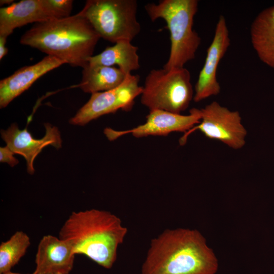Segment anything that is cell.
Masks as SVG:
<instances>
[{
    "mask_svg": "<svg viewBox=\"0 0 274 274\" xmlns=\"http://www.w3.org/2000/svg\"><path fill=\"white\" fill-rule=\"evenodd\" d=\"M127 75L118 67L87 64L82 71L79 87L91 94L113 89L124 80Z\"/></svg>",
    "mask_w": 274,
    "mask_h": 274,
    "instance_id": "e0dca14e",
    "label": "cell"
},
{
    "mask_svg": "<svg viewBox=\"0 0 274 274\" xmlns=\"http://www.w3.org/2000/svg\"><path fill=\"white\" fill-rule=\"evenodd\" d=\"M7 38L0 37V59L7 55L8 50L6 47Z\"/></svg>",
    "mask_w": 274,
    "mask_h": 274,
    "instance_id": "44dd1931",
    "label": "cell"
},
{
    "mask_svg": "<svg viewBox=\"0 0 274 274\" xmlns=\"http://www.w3.org/2000/svg\"><path fill=\"white\" fill-rule=\"evenodd\" d=\"M140 77L131 74L126 75L117 87L91 94L89 100L70 120L73 125H84L102 115L119 110L130 111L134 100L141 95L143 88L139 85Z\"/></svg>",
    "mask_w": 274,
    "mask_h": 274,
    "instance_id": "ba28073f",
    "label": "cell"
},
{
    "mask_svg": "<svg viewBox=\"0 0 274 274\" xmlns=\"http://www.w3.org/2000/svg\"><path fill=\"white\" fill-rule=\"evenodd\" d=\"M131 42L122 40L108 46L99 54L91 57L87 63L109 66L117 65L125 74H131L132 71L138 70L140 65L138 48Z\"/></svg>",
    "mask_w": 274,
    "mask_h": 274,
    "instance_id": "2e32d148",
    "label": "cell"
},
{
    "mask_svg": "<svg viewBox=\"0 0 274 274\" xmlns=\"http://www.w3.org/2000/svg\"><path fill=\"white\" fill-rule=\"evenodd\" d=\"M75 254L65 241L52 235L40 240L35 257L33 274H69L74 263Z\"/></svg>",
    "mask_w": 274,
    "mask_h": 274,
    "instance_id": "4fadbf2b",
    "label": "cell"
},
{
    "mask_svg": "<svg viewBox=\"0 0 274 274\" xmlns=\"http://www.w3.org/2000/svg\"><path fill=\"white\" fill-rule=\"evenodd\" d=\"M218 262L196 230L167 229L152 239L141 274H215Z\"/></svg>",
    "mask_w": 274,
    "mask_h": 274,
    "instance_id": "6da1fadb",
    "label": "cell"
},
{
    "mask_svg": "<svg viewBox=\"0 0 274 274\" xmlns=\"http://www.w3.org/2000/svg\"><path fill=\"white\" fill-rule=\"evenodd\" d=\"M198 7L197 0H162L145 6L151 20L163 19L169 31L170 50L164 69L183 67L195 58L201 43L200 37L193 28Z\"/></svg>",
    "mask_w": 274,
    "mask_h": 274,
    "instance_id": "277c9868",
    "label": "cell"
},
{
    "mask_svg": "<svg viewBox=\"0 0 274 274\" xmlns=\"http://www.w3.org/2000/svg\"><path fill=\"white\" fill-rule=\"evenodd\" d=\"M250 32L251 44L259 58L274 68V5L257 15Z\"/></svg>",
    "mask_w": 274,
    "mask_h": 274,
    "instance_id": "9a60e30c",
    "label": "cell"
},
{
    "mask_svg": "<svg viewBox=\"0 0 274 274\" xmlns=\"http://www.w3.org/2000/svg\"><path fill=\"white\" fill-rule=\"evenodd\" d=\"M142 88L141 101L150 111L181 114L194 97L191 75L184 67L152 70Z\"/></svg>",
    "mask_w": 274,
    "mask_h": 274,
    "instance_id": "8992f818",
    "label": "cell"
},
{
    "mask_svg": "<svg viewBox=\"0 0 274 274\" xmlns=\"http://www.w3.org/2000/svg\"><path fill=\"white\" fill-rule=\"evenodd\" d=\"M2 274H22V273L13 272L10 271H8V272L2 273ZM32 274H33V273H32Z\"/></svg>",
    "mask_w": 274,
    "mask_h": 274,
    "instance_id": "603a6c76",
    "label": "cell"
},
{
    "mask_svg": "<svg viewBox=\"0 0 274 274\" xmlns=\"http://www.w3.org/2000/svg\"><path fill=\"white\" fill-rule=\"evenodd\" d=\"M65 61L47 55L37 63L22 67L0 81V108L7 107L14 98L28 89L39 78Z\"/></svg>",
    "mask_w": 274,
    "mask_h": 274,
    "instance_id": "5bb4252c",
    "label": "cell"
},
{
    "mask_svg": "<svg viewBox=\"0 0 274 274\" xmlns=\"http://www.w3.org/2000/svg\"><path fill=\"white\" fill-rule=\"evenodd\" d=\"M50 0H22L0 9V37L28 23L61 18Z\"/></svg>",
    "mask_w": 274,
    "mask_h": 274,
    "instance_id": "7c38bea8",
    "label": "cell"
},
{
    "mask_svg": "<svg viewBox=\"0 0 274 274\" xmlns=\"http://www.w3.org/2000/svg\"><path fill=\"white\" fill-rule=\"evenodd\" d=\"M121 219L111 212L91 209L73 212L59 232L75 254H83L99 265L111 268L117 249L127 234Z\"/></svg>",
    "mask_w": 274,
    "mask_h": 274,
    "instance_id": "7a4b0ae2",
    "label": "cell"
},
{
    "mask_svg": "<svg viewBox=\"0 0 274 274\" xmlns=\"http://www.w3.org/2000/svg\"><path fill=\"white\" fill-rule=\"evenodd\" d=\"M45 135L40 139L34 138L27 128L21 130L16 123H13L6 130H2V138L7 146L14 153L23 156L26 160L27 172L32 175L35 170L33 162L46 146L51 145L56 149L61 147L62 140L57 127L45 123Z\"/></svg>",
    "mask_w": 274,
    "mask_h": 274,
    "instance_id": "8fae6325",
    "label": "cell"
},
{
    "mask_svg": "<svg viewBox=\"0 0 274 274\" xmlns=\"http://www.w3.org/2000/svg\"><path fill=\"white\" fill-rule=\"evenodd\" d=\"M200 119V110L196 108L191 109L188 115L154 110L150 111L144 124L130 129L120 131L107 128L104 130V133L110 141H114L128 133L136 138L148 135L166 136L175 131L185 133L199 123Z\"/></svg>",
    "mask_w": 274,
    "mask_h": 274,
    "instance_id": "9c48e42d",
    "label": "cell"
},
{
    "mask_svg": "<svg viewBox=\"0 0 274 274\" xmlns=\"http://www.w3.org/2000/svg\"><path fill=\"white\" fill-rule=\"evenodd\" d=\"M30 245V238L22 231H17L0 245V274L11 271L24 255Z\"/></svg>",
    "mask_w": 274,
    "mask_h": 274,
    "instance_id": "ac0fdd59",
    "label": "cell"
},
{
    "mask_svg": "<svg viewBox=\"0 0 274 274\" xmlns=\"http://www.w3.org/2000/svg\"><path fill=\"white\" fill-rule=\"evenodd\" d=\"M50 3L62 18L71 16L73 1L72 0H50Z\"/></svg>",
    "mask_w": 274,
    "mask_h": 274,
    "instance_id": "d6986e66",
    "label": "cell"
},
{
    "mask_svg": "<svg viewBox=\"0 0 274 274\" xmlns=\"http://www.w3.org/2000/svg\"><path fill=\"white\" fill-rule=\"evenodd\" d=\"M13 152L7 146L0 148V161L7 163L13 167L19 163L18 160L14 156Z\"/></svg>",
    "mask_w": 274,
    "mask_h": 274,
    "instance_id": "ffe728a7",
    "label": "cell"
},
{
    "mask_svg": "<svg viewBox=\"0 0 274 274\" xmlns=\"http://www.w3.org/2000/svg\"><path fill=\"white\" fill-rule=\"evenodd\" d=\"M200 110L199 123L184 134L179 140L180 145L185 144L188 136L196 130L233 149H239L245 145L247 131L238 111H230L215 101Z\"/></svg>",
    "mask_w": 274,
    "mask_h": 274,
    "instance_id": "52a82bcc",
    "label": "cell"
},
{
    "mask_svg": "<svg viewBox=\"0 0 274 274\" xmlns=\"http://www.w3.org/2000/svg\"><path fill=\"white\" fill-rule=\"evenodd\" d=\"M230 44L226 19L220 15L216 24L213 39L207 50L204 64L195 86L193 100L199 102L218 95L221 90L217 79L219 64Z\"/></svg>",
    "mask_w": 274,
    "mask_h": 274,
    "instance_id": "30bf717a",
    "label": "cell"
},
{
    "mask_svg": "<svg viewBox=\"0 0 274 274\" xmlns=\"http://www.w3.org/2000/svg\"><path fill=\"white\" fill-rule=\"evenodd\" d=\"M136 0H88L79 12L100 38L112 43L131 42L141 26L137 20Z\"/></svg>",
    "mask_w": 274,
    "mask_h": 274,
    "instance_id": "5b68a950",
    "label": "cell"
},
{
    "mask_svg": "<svg viewBox=\"0 0 274 274\" xmlns=\"http://www.w3.org/2000/svg\"><path fill=\"white\" fill-rule=\"evenodd\" d=\"M14 3V1L13 0H1L0 1V5L2 6V5H11Z\"/></svg>",
    "mask_w": 274,
    "mask_h": 274,
    "instance_id": "7402d4cb",
    "label": "cell"
},
{
    "mask_svg": "<svg viewBox=\"0 0 274 274\" xmlns=\"http://www.w3.org/2000/svg\"><path fill=\"white\" fill-rule=\"evenodd\" d=\"M50 274H51V273H50Z\"/></svg>",
    "mask_w": 274,
    "mask_h": 274,
    "instance_id": "cb8c5ba5",
    "label": "cell"
},
{
    "mask_svg": "<svg viewBox=\"0 0 274 274\" xmlns=\"http://www.w3.org/2000/svg\"><path fill=\"white\" fill-rule=\"evenodd\" d=\"M100 38L89 22L79 13L36 23L21 37L29 46L83 68L92 57Z\"/></svg>",
    "mask_w": 274,
    "mask_h": 274,
    "instance_id": "3957f363",
    "label": "cell"
}]
</instances>
